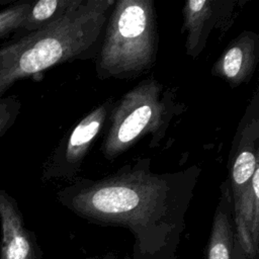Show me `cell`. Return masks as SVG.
I'll return each instance as SVG.
<instances>
[{
  "label": "cell",
  "instance_id": "1",
  "mask_svg": "<svg viewBox=\"0 0 259 259\" xmlns=\"http://www.w3.org/2000/svg\"><path fill=\"white\" fill-rule=\"evenodd\" d=\"M200 173L197 165L156 173L141 158L98 179L76 178L57 198L91 223L125 227L140 244L163 246L183 229Z\"/></svg>",
  "mask_w": 259,
  "mask_h": 259
},
{
  "label": "cell",
  "instance_id": "2",
  "mask_svg": "<svg viewBox=\"0 0 259 259\" xmlns=\"http://www.w3.org/2000/svg\"><path fill=\"white\" fill-rule=\"evenodd\" d=\"M113 0H82L59 19L0 46V97L17 81L96 58Z\"/></svg>",
  "mask_w": 259,
  "mask_h": 259
},
{
  "label": "cell",
  "instance_id": "3",
  "mask_svg": "<svg viewBox=\"0 0 259 259\" xmlns=\"http://www.w3.org/2000/svg\"><path fill=\"white\" fill-rule=\"evenodd\" d=\"M159 45L153 0H118L109 12L95 71L100 80L133 79L156 63Z\"/></svg>",
  "mask_w": 259,
  "mask_h": 259
},
{
  "label": "cell",
  "instance_id": "4",
  "mask_svg": "<svg viewBox=\"0 0 259 259\" xmlns=\"http://www.w3.org/2000/svg\"><path fill=\"white\" fill-rule=\"evenodd\" d=\"M176 91L149 76L114 100L101 143L104 158L116 159L146 136L150 148L160 147L171 122L186 108Z\"/></svg>",
  "mask_w": 259,
  "mask_h": 259
},
{
  "label": "cell",
  "instance_id": "5",
  "mask_svg": "<svg viewBox=\"0 0 259 259\" xmlns=\"http://www.w3.org/2000/svg\"><path fill=\"white\" fill-rule=\"evenodd\" d=\"M113 103V98L106 99L66 133L42 165V181L66 180L72 182L76 179L85 157L97 137L106 127Z\"/></svg>",
  "mask_w": 259,
  "mask_h": 259
},
{
  "label": "cell",
  "instance_id": "6",
  "mask_svg": "<svg viewBox=\"0 0 259 259\" xmlns=\"http://www.w3.org/2000/svg\"><path fill=\"white\" fill-rule=\"evenodd\" d=\"M242 2L237 0H189L182 8L181 32L185 34V53L197 59L212 31L223 34L235 23Z\"/></svg>",
  "mask_w": 259,
  "mask_h": 259
},
{
  "label": "cell",
  "instance_id": "7",
  "mask_svg": "<svg viewBox=\"0 0 259 259\" xmlns=\"http://www.w3.org/2000/svg\"><path fill=\"white\" fill-rule=\"evenodd\" d=\"M259 167V90L256 88L237 126L229 157L228 181L233 202L238 201L250 185Z\"/></svg>",
  "mask_w": 259,
  "mask_h": 259
},
{
  "label": "cell",
  "instance_id": "8",
  "mask_svg": "<svg viewBox=\"0 0 259 259\" xmlns=\"http://www.w3.org/2000/svg\"><path fill=\"white\" fill-rule=\"evenodd\" d=\"M259 60V34L243 30L214 62L210 74L237 88L250 81Z\"/></svg>",
  "mask_w": 259,
  "mask_h": 259
},
{
  "label": "cell",
  "instance_id": "9",
  "mask_svg": "<svg viewBox=\"0 0 259 259\" xmlns=\"http://www.w3.org/2000/svg\"><path fill=\"white\" fill-rule=\"evenodd\" d=\"M0 259H38L33 234L24 226L16 199L0 189Z\"/></svg>",
  "mask_w": 259,
  "mask_h": 259
},
{
  "label": "cell",
  "instance_id": "10",
  "mask_svg": "<svg viewBox=\"0 0 259 259\" xmlns=\"http://www.w3.org/2000/svg\"><path fill=\"white\" fill-rule=\"evenodd\" d=\"M207 247V259H233L235 231L233 221V200L228 179L220 187Z\"/></svg>",
  "mask_w": 259,
  "mask_h": 259
},
{
  "label": "cell",
  "instance_id": "11",
  "mask_svg": "<svg viewBox=\"0 0 259 259\" xmlns=\"http://www.w3.org/2000/svg\"><path fill=\"white\" fill-rule=\"evenodd\" d=\"M82 0H38L32 1L19 29L11 36V40L40 29L62 17Z\"/></svg>",
  "mask_w": 259,
  "mask_h": 259
},
{
  "label": "cell",
  "instance_id": "12",
  "mask_svg": "<svg viewBox=\"0 0 259 259\" xmlns=\"http://www.w3.org/2000/svg\"><path fill=\"white\" fill-rule=\"evenodd\" d=\"M32 0H17L0 8V42L21 26Z\"/></svg>",
  "mask_w": 259,
  "mask_h": 259
},
{
  "label": "cell",
  "instance_id": "13",
  "mask_svg": "<svg viewBox=\"0 0 259 259\" xmlns=\"http://www.w3.org/2000/svg\"><path fill=\"white\" fill-rule=\"evenodd\" d=\"M21 109L20 100L14 96L0 97V139L14 124Z\"/></svg>",
  "mask_w": 259,
  "mask_h": 259
},
{
  "label": "cell",
  "instance_id": "14",
  "mask_svg": "<svg viewBox=\"0 0 259 259\" xmlns=\"http://www.w3.org/2000/svg\"><path fill=\"white\" fill-rule=\"evenodd\" d=\"M233 259H247L245 253L237 243L236 239L234 241V251H233Z\"/></svg>",
  "mask_w": 259,
  "mask_h": 259
},
{
  "label": "cell",
  "instance_id": "15",
  "mask_svg": "<svg viewBox=\"0 0 259 259\" xmlns=\"http://www.w3.org/2000/svg\"><path fill=\"white\" fill-rule=\"evenodd\" d=\"M11 2H13V0H0V8L5 6V5L10 4Z\"/></svg>",
  "mask_w": 259,
  "mask_h": 259
}]
</instances>
